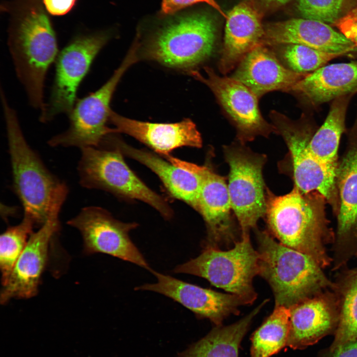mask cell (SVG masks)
Here are the masks:
<instances>
[{
  "label": "cell",
  "mask_w": 357,
  "mask_h": 357,
  "mask_svg": "<svg viewBox=\"0 0 357 357\" xmlns=\"http://www.w3.org/2000/svg\"><path fill=\"white\" fill-rule=\"evenodd\" d=\"M264 218L268 232L281 244L306 254L323 269L332 263L327 245L334 243L335 233L330 226L325 197L317 191L292 190L277 195L265 187Z\"/></svg>",
  "instance_id": "1"
},
{
  "label": "cell",
  "mask_w": 357,
  "mask_h": 357,
  "mask_svg": "<svg viewBox=\"0 0 357 357\" xmlns=\"http://www.w3.org/2000/svg\"><path fill=\"white\" fill-rule=\"evenodd\" d=\"M216 33L215 23L208 14L186 13L139 34L133 43L138 61L190 75L213 55Z\"/></svg>",
  "instance_id": "2"
},
{
  "label": "cell",
  "mask_w": 357,
  "mask_h": 357,
  "mask_svg": "<svg viewBox=\"0 0 357 357\" xmlns=\"http://www.w3.org/2000/svg\"><path fill=\"white\" fill-rule=\"evenodd\" d=\"M0 89L13 187L23 205L24 215L29 216L35 225L41 227L52 213L60 211L68 188L47 169L29 145L16 112L9 106L4 92Z\"/></svg>",
  "instance_id": "3"
},
{
  "label": "cell",
  "mask_w": 357,
  "mask_h": 357,
  "mask_svg": "<svg viewBox=\"0 0 357 357\" xmlns=\"http://www.w3.org/2000/svg\"><path fill=\"white\" fill-rule=\"evenodd\" d=\"M259 274L270 286L275 306L290 308L326 290L335 282L310 256L276 241L267 231L254 229Z\"/></svg>",
  "instance_id": "4"
},
{
  "label": "cell",
  "mask_w": 357,
  "mask_h": 357,
  "mask_svg": "<svg viewBox=\"0 0 357 357\" xmlns=\"http://www.w3.org/2000/svg\"><path fill=\"white\" fill-rule=\"evenodd\" d=\"M272 123L281 135L288 149L285 158L279 163L280 171L289 175L300 191H317L326 198L337 217L340 200L336 185V173L319 161L312 153L310 142L318 127L313 117L303 114L293 120L273 111Z\"/></svg>",
  "instance_id": "5"
},
{
  "label": "cell",
  "mask_w": 357,
  "mask_h": 357,
  "mask_svg": "<svg viewBox=\"0 0 357 357\" xmlns=\"http://www.w3.org/2000/svg\"><path fill=\"white\" fill-rule=\"evenodd\" d=\"M9 50L29 103L42 111L45 77L58 53L55 33L46 15L40 10L28 13L15 30Z\"/></svg>",
  "instance_id": "6"
},
{
  "label": "cell",
  "mask_w": 357,
  "mask_h": 357,
  "mask_svg": "<svg viewBox=\"0 0 357 357\" xmlns=\"http://www.w3.org/2000/svg\"><path fill=\"white\" fill-rule=\"evenodd\" d=\"M258 259L257 250L251 244L250 236H246L241 237L229 250L204 247L197 257L177 266L173 271L205 279L251 304L257 298L252 282L259 274Z\"/></svg>",
  "instance_id": "7"
},
{
  "label": "cell",
  "mask_w": 357,
  "mask_h": 357,
  "mask_svg": "<svg viewBox=\"0 0 357 357\" xmlns=\"http://www.w3.org/2000/svg\"><path fill=\"white\" fill-rule=\"evenodd\" d=\"M81 149L77 169L80 184L116 195L145 202L165 218L173 215L170 207L160 195L147 186L129 168L117 148L107 150L87 147Z\"/></svg>",
  "instance_id": "8"
},
{
  "label": "cell",
  "mask_w": 357,
  "mask_h": 357,
  "mask_svg": "<svg viewBox=\"0 0 357 357\" xmlns=\"http://www.w3.org/2000/svg\"><path fill=\"white\" fill-rule=\"evenodd\" d=\"M229 166L228 189L233 213L241 231V236H249L264 218L266 209L265 187L263 169L267 158L254 152L238 141L223 147Z\"/></svg>",
  "instance_id": "9"
},
{
  "label": "cell",
  "mask_w": 357,
  "mask_h": 357,
  "mask_svg": "<svg viewBox=\"0 0 357 357\" xmlns=\"http://www.w3.org/2000/svg\"><path fill=\"white\" fill-rule=\"evenodd\" d=\"M138 61L135 49L131 46L119 66L99 89L76 101L68 115L67 129L48 141L52 147H99L106 137L117 133L107 126L112 109L110 104L121 78L132 65Z\"/></svg>",
  "instance_id": "10"
},
{
  "label": "cell",
  "mask_w": 357,
  "mask_h": 357,
  "mask_svg": "<svg viewBox=\"0 0 357 357\" xmlns=\"http://www.w3.org/2000/svg\"><path fill=\"white\" fill-rule=\"evenodd\" d=\"M110 38V35L105 32L78 36L60 51L56 58L51 93L41 111V121H49L60 114H69L77 101L80 84Z\"/></svg>",
  "instance_id": "11"
},
{
  "label": "cell",
  "mask_w": 357,
  "mask_h": 357,
  "mask_svg": "<svg viewBox=\"0 0 357 357\" xmlns=\"http://www.w3.org/2000/svg\"><path fill=\"white\" fill-rule=\"evenodd\" d=\"M67 224L80 233L84 253L106 254L150 272L153 270L129 237L130 231L138 227L137 223L120 222L101 207L88 206Z\"/></svg>",
  "instance_id": "12"
},
{
  "label": "cell",
  "mask_w": 357,
  "mask_h": 357,
  "mask_svg": "<svg viewBox=\"0 0 357 357\" xmlns=\"http://www.w3.org/2000/svg\"><path fill=\"white\" fill-rule=\"evenodd\" d=\"M345 132L347 147L336 174L340 210L332 257L334 270L357 256V119Z\"/></svg>",
  "instance_id": "13"
},
{
  "label": "cell",
  "mask_w": 357,
  "mask_h": 357,
  "mask_svg": "<svg viewBox=\"0 0 357 357\" xmlns=\"http://www.w3.org/2000/svg\"><path fill=\"white\" fill-rule=\"evenodd\" d=\"M205 75L199 71L190 75L205 84L213 92L234 124L236 140L243 144L258 136L268 138L277 130L262 117L258 107V98L245 85L227 76H220L208 66H204Z\"/></svg>",
  "instance_id": "14"
},
{
  "label": "cell",
  "mask_w": 357,
  "mask_h": 357,
  "mask_svg": "<svg viewBox=\"0 0 357 357\" xmlns=\"http://www.w3.org/2000/svg\"><path fill=\"white\" fill-rule=\"evenodd\" d=\"M151 272L156 277V282L136 287L135 290L151 291L164 295L199 317L209 319L217 326H220L229 315L238 314L239 306L247 305L236 295L202 288L154 270Z\"/></svg>",
  "instance_id": "15"
},
{
  "label": "cell",
  "mask_w": 357,
  "mask_h": 357,
  "mask_svg": "<svg viewBox=\"0 0 357 357\" xmlns=\"http://www.w3.org/2000/svg\"><path fill=\"white\" fill-rule=\"evenodd\" d=\"M59 212L51 214L40 229L31 235L6 282L2 285L0 301L29 298L36 295L46 267L51 241L60 228Z\"/></svg>",
  "instance_id": "16"
},
{
  "label": "cell",
  "mask_w": 357,
  "mask_h": 357,
  "mask_svg": "<svg viewBox=\"0 0 357 357\" xmlns=\"http://www.w3.org/2000/svg\"><path fill=\"white\" fill-rule=\"evenodd\" d=\"M112 135L111 142L122 154L143 164L155 174L174 198L196 211L197 200L206 165L199 166L172 157L166 161L155 154L134 148Z\"/></svg>",
  "instance_id": "17"
},
{
  "label": "cell",
  "mask_w": 357,
  "mask_h": 357,
  "mask_svg": "<svg viewBox=\"0 0 357 357\" xmlns=\"http://www.w3.org/2000/svg\"><path fill=\"white\" fill-rule=\"evenodd\" d=\"M196 211L206 227L204 247L236 242V226L226 178L206 165L197 200Z\"/></svg>",
  "instance_id": "18"
},
{
  "label": "cell",
  "mask_w": 357,
  "mask_h": 357,
  "mask_svg": "<svg viewBox=\"0 0 357 357\" xmlns=\"http://www.w3.org/2000/svg\"><path fill=\"white\" fill-rule=\"evenodd\" d=\"M262 44L269 46L298 44L325 52L345 55L357 51L355 44L328 24L304 18L268 24L264 27Z\"/></svg>",
  "instance_id": "19"
},
{
  "label": "cell",
  "mask_w": 357,
  "mask_h": 357,
  "mask_svg": "<svg viewBox=\"0 0 357 357\" xmlns=\"http://www.w3.org/2000/svg\"><path fill=\"white\" fill-rule=\"evenodd\" d=\"M290 308V328L287 345L302 349L328 334L339 321V307L333 290H326Z\"/></svg>",
  "instance_id": "20"
},
{
  "label": "cell",
  "mask_w": 357,
  "mask_h": 357,
  "mask_svg": "<svg viewBox=\"0 0 357 357\" xmlns=\"http://www.w3.org/2000/svg\"><path fill=\"white\" fill-rule=\"evenodd\" d=\"M109 122L117 133L129 135L165 157L178 148L202 146L201 135L190 119L174 123L150 122L129 119L112 110Z\"/></svg>",
  "instance_id": "21"
},
{
  "label": "cell",
  "mask_w": 357,
  "mask_h": 357,
  "mask_svg": "<svg viewBox=\"0 0 357 357\" xmlns=\"http://www.w3.org/2000/svg\"><path fill=\"white\" fill-rule=\"evenodd\" d=\"M307 75L289 69L274 52L260 44L242 59L231 77L245 85L259 98L273 91H291Z\"/></svg>",
  "instance_id": "22"
},
{
  "label": "cell",
  "mask_w": 357,
  "mask_h": 357,
  "mask_svg": "<svg viewBox=\"0 0 357 357\" xmlns=\"http://www.w3.org/2000/svg\"><path fill=\"white\" fill-rule=\"evenodd\" d=\"M223 47L219 69L226 74L253 48L262 44L264 27L261 15L247 1L234 6L226 17Z\"/></svg>",
  "instance_id": "23"
},
{
  "label": "cell",
  "mask_w": 357,
  "mask_h": 357,
  "mask_svg": "<svg viewBox=\"0 0 357 357\" xmlns=\"http://www.w3.org/2000/svg\"><path fill=\"white\" fill-rule=\"evenodd\" d=\"M316 107L357 93V61L325 65L298 81L291 91Z\"/></svg>",
  "instance_id": "24"
},
{
  "label": "cell",
  "mask_w": 357,
  "mask_h": 357,
  "mask_svg": "<svg viewBox=\"0 0 357 357\" xmlns=\"http://www.w3.org/2000/svg\"><path fill=\"white\" fill-rule=\"evenodd\" d=\"M352 96H342L332 101L324 122L316 131L309 144L315 158L336 174L340 141L346 130V113Z\"/></svg>",
  "instance_id": "25"
},
{
  "label": "cell",
  "mask_w": 357,
  "mask_h": 357,
  "mask_svg": "<svg viewBox=\"0 0 357 357\" xmlns=\"http://www.w3.org/2000/svg\"><path fill=\"white\" fill-rule=\"evenodd\" d=\"M267 301L264 300L248 315L232 325L217 326L180 357H238V347L243 337L253 318Z\"/></svg>",
  "instance_id": "26"
},
{
  "label": "cell",
  "mask_w": 357,
  "mask_h": 357,
  "mask_svg": "<svg viewBox=\"0 0 357 357\" xmlns=\"http://www.w3.org/2000/svg\"><path fill=\"white\" fill-rule=\"evenodd\" d=\"M335 284L339 316L331 352L357 340V267L344 271Z\"/></svg>",
  "instance_id": "27"
},
{
  "label": "cell",
  "mask_w": 357,
  "mask_h": 357,
  "mask_svg": "<svg viewBox=\"0 0 357 357\" xmlns=\"http://www.w3.org/2000/svg\"><path fill=\"white\" fill-rule=\"evenodd\" d=\"M290 317V308L275 306L272 313L252 336L250 357H270L287 345Z\"/></svg>",
  "instance_id": "28"
},
{
  "label": "cell",
  "mask_w": 357,
  "mask_h": 357,
  "mask_svg": "<svg viewBox=\"0 0 357 357\" xmlns=\"http://www.w3.org/2000/svg\"><path fill=\"white\" fill-rule=\"evenodd\" d=\"M35 224L28 216L24 215L18 225L8 227L0 238V268L1 283L3 285L9 276L18 258L25 248L33 233Z\"/></svg>",
  "instance_id": "29"
},
{
  "label": "cell",
  "mask_w": 357,
  "mask_h": 357,
  "mask_svg": "<svg viewBox=\"0 0 357 357\" xmlns=\"http://www.w3.org/2000/svg\"><path fill=\"white\" fill-rule=\"evenodd\" d=\"M277 46H280L279 54L286 67L294 72L304 75L313 72L334 59L345 55L325 52L298 44Z\"/></svg>",
  "instance_id": "30"
},
{
  "label": "cell",
  "mask_w": 357,
  "mask_h": 357,
  "mask_svg": "<svg viewBox=\"0 0 357 357\" xmlns=\"http://www.w3.org/2000/svg\"><path fill=\"white\" fill-rule=\"evenodd\" d=\"M345 0H298L302 18L334 24L341 17Z\"/></svg>",
  "instance_id": "31"
},
{
  "label": "cell",
  "mask_w": 357,
  "mask_h": 357,
  "mask_svg": "<svg viewBox=\"0 0 357 357\" xmlns=\"http://www.w3.org/2000/svg\"><path fill=\"white\" fill-rule=\"evenodd\" d=\"M334 24L339 32L357 46V7L341 16Z\"/></svg>",
  "instance_id": "32"
},
{
  "label": "cell",
  "mask_w": 357,
  "mask_h": 357,
  "mask_svg": "<svg viewBox=\"0 0 357 357\" xmlns=\"http://www.w3.org/2000/svg\"><path fill=\"white\" fill-rule=\"evenodd\" d=\"M199 2L209 4L226 18L227 15L225 14L215 0H163L161 11L165 14H173L182 8Z\"/></svg>",
  "instance_id": "33"
},
{
  "label": "cell",
  "mask_w": 357,
  "mask_h": 357,
  "mask_svg": "<svg viewBox=\"0 0 357 357\" xmlns=\"http://www.w3.org/2000/svg\"><path fill=\"white\" fill-rule=\"evenodd\" d=\"M48 12L54 15L66 14L73 6L76 0H43Z\"/></svg>",
  "instance_id": "34"
},
{
  "label": "cell",
  "mask_w": 357,
  "mask_h": 357,
  "mask_svg": "<svg viewBox=\"0 0 357 357\" xmlns=\"http://www.w3.org/2000/svg\"><path fill=\"white\" fill-rule=\"evenodd\" d=\"M331 357H357V340L331 352Z\"/></svg>",
  "instance_id": "35"
},
{
  "label": "cell",
  "mask_w": 357,
  "mask_h": 357,
  "mask_svg": "<svg viewBox=\"0 0 357 357\" xmlns=\"http://www.w3.org/2000/svg\"><path fill=\"white\" fill-rule=\"evenodd\" d=\"M265 4L271 5H281L285 4L292 0H260Z\"/></svg>",
  "instance_id": "36"
}]
</instances>
